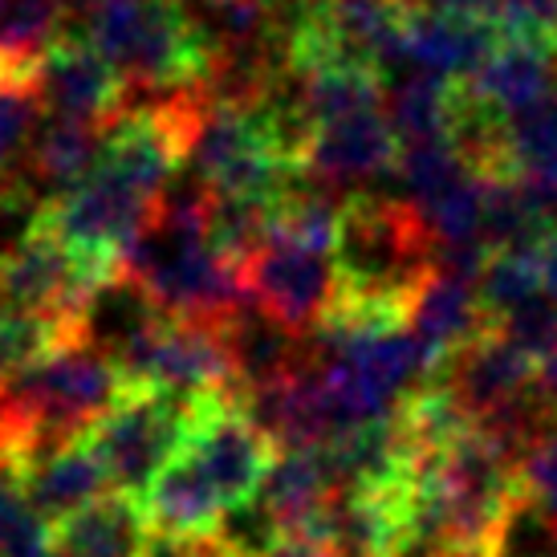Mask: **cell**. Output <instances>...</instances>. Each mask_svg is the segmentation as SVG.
<instances>
[{
	"mask_svg": "<svg viewBox=\"0 0 557 557\" xmlns=\"http://www.w3.org/2000/svg\"><path fill=\"white\" fill-rule=\"evenodd\" d=\"M465 94L496 119H517L557 94V58L529 41H500L476 78L460 82Z\"/></svg>",
	"mask_w": 557,
	"mask_h": 557,
	"instance_id": "7c38bea8",
	"label": "cell"
},
{
	"mask_svg": "<svg viewBox=\"0 0 557 557\" xmlns=\"http://www.w3.org/2000/svg\"><path fill=\"white\" fill-rule=\"evenodd\" d=\"M248 301L285 330H318L338 297L334 257L294 245H269L248 261Z\"/></svg>",
	"mask_w": 557,
	"mask_h": 557,
	"instance_id": "52a82bcc",
	"label": "cell"
},
{
	"mask_svg": "<svg viewBox=\"0 0 557 557\" xmlns=\"http://www.w3.org/2000/svg\"><path fill=\"white\" fill-rule=\"evenodd\" d=\"M435 383L465 403V411L472 419H488L496 411H505L512 403H521L537 383V358H529L521 346H512L500 330H488L484 338L465 346L456 358H448V367L440 371Z\"/></svg>",
	"mask_w": 557,
	"mask_h": 557,
	"instance_id": "30bf717a",
	"label": "cell"
},
{
	"mask_svg": "<svg viewBox=\"0 0 557 557\" xmlns=\"http://www.w3.org/2000/svg\"><path fill=\"white\" fill-rule=\"evenodd\" d=\"M224 334H228V350H233L236 379H240V391H245V395L257 387H269V383H277V379L306 367L294 330H285L281 322H273V318L257 310L252 301L224 322Z\"/></svg>",
	"mask_w": 557,
	"mask_h": 557,
	"instance_id": "ac0fdd59",
	"label": "cell"
},
{
	"mask_svg": "<svg viewBox=\"0 0 557 557\" xmlns=\"http://www.w3.org/2000/svg\"><path fill=\"white\" fill-rule=\"evenodd\" d=\"M496 330H500L512 346H521L529 358H537V367H542V358L557 346V301L545 294L533 297L529 306L509 313Z\"/></svg>",
	"mask_w": 557,
	"mask_h": 557,
	"instance_id": "cb8c5ba5",
	"label": "cell"
},
{
	"mask_svg": "<svg viewBox=\"0 0 557 557\" xmlns=\"http://www.w3.org/2000/svg\"><path fill=\"white\" fill-rule=\"evenodd\" d=\"M114 367L123 371L126 383L168 391L180 399H203V395L245 399L224 322H196V318L163 313L139 342H131L114 358Z\"/></svg>",
	"mask_w": 557,
	"mask_h": 557,
	"instance_id": "277c9868",
	"label": "cell"
},
{
	"mask_svg": "<svg viewBox=\"0 0 557 557\" xmlns=\"http://www.w3.org/2000/svg\"><path fill=\"white\" fill-rule=\"evenodd\" d=\"M53 529V549L58 557H151V521L135 496L110 493L98 496L94 505L78 509L74 517L58 521Z\"/></svg>",
	"mask_w": 557,
	"mask_h": 557,
	"instance_id": "5bb4252c",
	"label": "cell"
},
{
	"mask_svg": "<svg viewBox=\"0 0 557 557\" xmlns=\"http://www.w3.org/2000/svg\"><path fill=\"white\" fill-rule=\"evenodd\" d=\"M13 476L21 484L25 500L49 525H58V521L74 517L78 509L94 505L110 484L107 468H102V460H98V451L90 448L86 435L25 451L13 465Z\"/></svg>",
	"mask_w": 557,
	"mask_h": 557,
	"instance_id": "9c48e42d",
	"label": "cell"
},
{
	"mask_svg": "<svg viewBox=\"0 0 557 557\" xmlns=\"http://www.w3.org/2000/svg\"><path fill=\"white\" fill-rule=\"evenodd\" d=\"M521 480L533 505L557 525V432H545L542 440L529 444L521 456Z\"/></svg>",
	"mask_w": 557,
	"mask_h": 557,
	"instance_id": "d4e9b609",
	"label": "cell"
},
{
	"mask_svg": "<svg viewBox=\"0 0 557 557\" xmlns=\"http://www.w3.org/2000/svg\"><path fill=\"white\" fill-rule=\"evenodd\" d=\"M500 29L496 21H468V16H444L428 9H411L407 29L399 41V62L395 74L419 70L448 82H468L480 74V65L500 49ZM391 74V78H395Z\"/></svg>",
	"mask_w": 557,
	"mask_h": 557,
	"instance_id": "8fae6325",
	"label": "cell"
},
{
	"mask_svg": "<svg viewBox=\"0 0 557 557\" xmlns=\"http://www.w3.org/2000/svg\"><path fill=\"white\" fill-rule=\"evenodd\" d=\"M0 557H58L53 549V529L37 517L13 468L0 465Z\"/></svg>",
	"mask_w": 557,
	"mask_h": 557,
	"instance_id": "603a6c76",
	"label": "cell"
},
{
	"mask_svg": "<svg viewBox=\"0 0 557 557\" xmlns=\"http://www.w3.org/2000/svg\"><path fill=\"white\" fill-rule=\"evenodd\" d=\"M403 143L391 126L387 110H362L338 123H325L310 135L301 175H310L322 187H350L367 184L399 163Z\"/></svg>",
	"mask_w": 557,
	"mask_h": 557,
	"instance_id": "ba28073f",
	"label": "cell"
},
{
	"mask_svg": "<svg viewBox=\"0 0 557 557\" xmlns=\"http://www.w3.org/2000/svg\"><path fill=\"white\" fill-rule=\"evenodd\" d=\"M208 484L216 488L224 509L233 512L261 496V484L273 468V440L257 428L240 395H203L191 399V428L184 448Z\"/></svg>",
	"mask_w": 557,
	"mask_h": 557,
	"instance_id": "5b68a950",
	"label": "cell"
},
{
	"mask_svg": "<svg viewBox=\"0 0 557 557\" xmlns=\"http://www.w3.org/2000/svg\"><path fill=\"white\" fill-rule=\"evenodd\" d=\"M411 334H416L440 367H448V358H456L465 346H472L476 338H484L488 330H496V322L480 306L476 281L451 277L440 273L419 289L416 306H411Z\"/></svg>",
	"mask_w": 557,
	"mask_h": 557,
	"instance_id": "9a60e30c",
	"label": "cell"
},
{
	"mask_svg": "<svg viewBox=\"0 0 557 557\" xmlns=\"http://www.w3.org/2000/svg\"><path fill=\"white\" fill-rule=\"evenodd\" d=\"M505 163L557 196V94L505 123Z\"/></svg>",
	"mask_w": 557,
	"mask_h": 557,
	"instance_id": "d6986e66",
	"label": "cell"
},
{
	"mask_svg": "<svg viewBox=\"0 0 557 557\" xmlns=\"http://www.w3.org/2000/svg\"><path fill=\"white\" fill-rule=\"evenodd\" d=\"M537 257H542V285H545V297H554L557 301V233H549L537 248Z\"/></svg>",
	"mask_w": 557,
	"mask_h": 557,
	"instance_id": "83f0119b",
	"label": "cell"
},
{
	"mask_svg": "<svg viewBox=\"0 0 557 557\" xmlns=\"http://www.w3.org/2000/svg\"><path fill=\"white\" fill-rule=\"evenodd\" d=\"M78 29L135 90L156 98L212 90V58L184 0H82Z\"/></svg>",
	"mask_w": 557,
	"mask_h": 557,
	"instance_id": "6da1fadb",
	"label": "cell"
},
{
	"mask_svg": "<svg viewBox=\"0 0 557 557\" xmlns=\"http://www.w3.org/2000/svg\"><path fill=\"white\" fill-rule=\"evenodd\" d=\"M419 4H423L428 13L468 16V21H496V9H500V0H419Z\"/></svg>",
	"mask_w": 557,
	"mask_h": 557,
	"instance_id": "484cf974",
	"label": "cell"
},
{
	"mask_svg": "<svg viewBox=\"0 0 557 557\" xmlns=\"http://www.w3.org/2000/svg\"><path fill=\"white\" fill-rule=\"evenodd\" d=\"M78 342L82 334L74 325L37 318V313H21L0 297V383H9L21 367H29L37 358L53 355L62 346H78Z\"/></svg>",
	"mask_w": 557,
	"mask_h": 557,
	"instance_id": "7402d4cb",
	"label": "cell"
},
{
	"mask_svg": "<svg viewBox=\"0 0 557 557\" xmlns=\"http://www.w3.org/2000/svg\"><path fill=\"white\" fill-rule=\"evenodd\" d=\"M143 512L156 529L159 537L168 542H196V537H216L220 521H224V500L216 496V488L208 484V476L200 472V465L180 451L143 493Z\"/></svg>",
	"mask_w": 557,
	"mask_h": 557,
	"instance_id": "4fadbf2b",
	"label": "cell"
},
{
	"mask_svg": "<svg viewBox=\"0 0 557 557\" xmlns=\"http://www.w3.org/2000/svg\"><path fill=\"white\" fill-rule=\"evenodd\" d=\"M41 114L37 70H0V175H16L41 131Z\"/></svg>",
	"mask_w": 557,
	"mask_h": 557,
	"instance_id": "44dd1931",
	"label": "cell"
},
{
	"mask_svg": "<svg viewBox=\"0 0 557 557\" xmlns=\"http://www.w3.org/2000/svg\"><path fill=\"white\" fill-rule=\"evenodd\" d=\"M151 557H236L233 549L216 537H196V542H156V554Z\"/></svg>",
	"mask_w": 557,
	"mask_h": 557,
	"instance_id": "4316f807",
	"label": "cell"
},
{
	"mask_svg": "<svg viewBox=\"0 0 557 557\" xmlns=\"http://www.w3.org/2000/svg\"><path fill=\"white\" fill-rule=\"evenodd\" d=\"M537 383H542V391H545V403H554V411H557V346L542 358V367H537Z\"/></svg>",
	"mask_w": 557,
	"mask_h": 557,
	"instance_id": "f1b7e54d",
	"label": "cell"
},
{
	"mask_svg": "<svg viewBox=\"0 0 557 557\" xmlns=\"http://www.w3.org/2000/svg\"><path fill=\"white\" fill-rule=\"evenodd\" d=\"M187 428H191V399L131 383L123 399L86 432V440L98 451L110 484L143 500L151 480L180 456Z\"/></svg>",
	"mask_w": 557,
	"mask_h": 557,
	"instance_id": "3957f363",
	"label": "cell"
},
{
	"mask_svg": "<svg viewBox=\"0 0 557 557\" xmlns=\"http://www.w3.org/2000/svg\"><path fill=\"white\" fill-rule=\"evenodd\" d=\"M383 110H387L403 147L451 143L456 139V123H460V82L403 70L387 82Z\"/></svg>",
	"mask_w": 557,
	"mask_h": 557,
	"instance_id": "e0dca14e",
	"label": "cell"
},
{
	"mask_svg": "<svg viewBox=\"0 0 557 557\" xmlns=\"http://www.w3.org/2000/svg\"><path fill=\"white\" fill-rule=\"evenodd\" d=\"M537 248H505V252H493L488 264H484L476 289H480V306H484V313L496 325L505 322L509 313L521 310V306H529L533 297L545 294Z\"/></svg>",
	"mask_w": 557,
	"mask_h": 557,
	"instance_id": "ffe728a7",
	"label": "cell"
},
{
	"mask_svg": "<svg viewBox=\"0 0 557 557\" xmlns=\"http://www.w3.org/2000/svg\"><path fill=\"white\" fill-rule=\"evenodd\" d=\"M102 139L107 126L74 123V119H49L37 139H33L29 156H25V180L37 191H46V200H62L78 184H86L102 159Z\"/></svg>",
	"mask_w": 557,
	"mask_h": 557,
	"instance_id": "2e32d148",
	"label": "cell"
},
{
	"mask_svg": "<svg viewBox=\"0 0 557 557\" xmlns=\"http://www.w3.org/2000/svg\"><path fill=\"white\" fill-rule=\"evenodd\" d=\"M334 269L338 294L416 306L435 277V236L407 200L355 196L342 203Z\"/></svg>",
	"mask_w": 557,
	"mask_h": 557,
	"instance_id": "7a4b0ae2",
	"label": "cell"
},
{
	"mask_svg": "<svg viewBox=\"0 0 557 557\" xmlns=\"http://www.w3.org/2000/svg\"><path fill=\"white\" fill-rule=\"evenodd\" d=\"M126 78L90 37L70 25L58 33L37 62V94L49 119H74V123L107 126L114 114H123Z\"/></svg>",
	"mask_w": 557,
	"mask_h": 557,
	"instance_id": "8992f818",
	"label": "cell"
}]
</instances>
